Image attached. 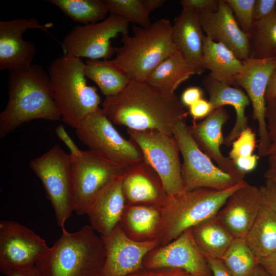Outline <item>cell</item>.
Segmentation results:
<instances>
[{"label": "cell", "instance_id": "6da1fadb", "mask_svg": "<svg viewBox=\"0 0 276 276\" xmlns=\"http://www.w3.org/2000/svg\"><path fill=\"white\" fill-rule=\"evenodd\" d=\"M102 109L115 124L130 129L156 130L173 135L176 125L188 112L175 93L147 81L130 80L118 94L105 97Z\"/></svg>", "mask_w": 276, "mask_h": 276}, {"label": "cell", "instance_id": "7a4b0ae2", "mask_svg": "<svg viewBox=\"0 0 276 276\" xmlns=\"http://www.w3.org/2000/svg\"><path fill=\"white\" fill-rule=\"evenodd\" d=\"M9 99L0 113V138L33 120L57 121L60 114L55 103L48 73L41 66L9 71Z\"/></svg>", "mask_w": 276, "mask_h": 276}, {"label": "cell", "instance_id": "3957f363", "mask_svg": "<svg viewBox=\"0 0 276 276\" xmlns=\"http://www.w3.org/2000/svg\"><path fill=\"white\" fill-rule=\"evenodd\" d=\"M60 238L36 263L42 276H101L105 260L102 239L90 225Z\"/></svg>", "mask_w": 276, "mask_h": 276}, {"label": "cell", "instance_id": "277c9868", "mask_svg": "<svg viewBox=\"0 0 276 276\" xmlns=\"http://www.w3.org/2000/svg\"><path fill=\"white\" fill-rule=\"evenodd\" d=\"M81 58L63 53L48 68L53 97L63 122L76 128L95 111L101 99L95 86L88 85Z\"/></svg>", "mask_w": 276, "mask_h": 276}, {"label": "cell", "instance_id": "5b68a950", "mask_svg": "<svg viewBox=\"0 0 276 276\" xmlns=\"http://www.w3.org/2000/svg\"><path fill=\"white\" fill-rule=\"evenodd\" d=\"M133 35H122V45L116 48L112 59L130 80L147 81L152 72L176 51L172 25L164 18L147 27L134 25Z\"/></svg>", "mask_w": 276, "mask_h": 276}, {"label": "cell", "instance_id": "8992f818", "mask_svg": "<svg viewBox=\"0 0 276 276\" xmlns=\"http://www.w3.org/2000/svg\"><path fill=\"white\" fill-rule=\"evenodd\" d=\"M247 183L244 180L224 190L199 188L168 196L162 208L163 227L159 245L169 243L186 230L216 216L231 195Z\"/></svg>", "mask_w": 276, "mask_h": 276}, {"label": "cell", "instance_id": "52a82bcc", "mask_svg": "<svg viewBox=\"0 0 276 276\" xmlns=\"http://www.w3.org/2000/svg\"><path fill=\"white\" fill-rule=\"evenodd\" d=\"M29 167L42 182L58 225L64 227L74 211L70 154L55 145L32 159Z\"/></svg>", "mask_w": 276, "mask_h": 276}, {"label": "cell", "instance_id": "ba28073f", "mask_svg": "<svg viewBox=\"0 0 276 276\" xmlns=\"http://www.w3.org/2000/svg\"><path fill=\"white\" fill-rule=\"evenodd\" d=\"M173 135L183 159L181 175L186 192L199 188L224 190L244 180L223 171L212 162L194 140L186 121L176 125Z\"/></svg>", "mask_w": 276, "mask_h": 276}, {"label": "cell", "instance_id": "9c48e42d", "mask_svg": "<svg viewBox=\"0 0 276 276\" xmlns=\"http://www.w3.org/2000/svg\"><path fill=\"white\" fill-rule=\"evenodd\" d=\"M75 129L88 150L116 164L127 167L144 160L136 144L120 135L102 108L88 116Z\"/></svg>", "mask_w": 276, "mask_h": 276}, {"label": "cell", "instance_id": "30bf717a", "mask_svg": "<svg viewBox=\"0 0 276 276\" xmlns=\"http://www.w3.org/2000/svg\"><path fill=\"white\" fill-rule=\"evenodd\" d=\"M131 140L140 148L145 162L158 174L169 197L185 193L178 143L173 135L156 130L128 129Z\"/></svg>", "mask_w": 276, "mask_h": 276}, {"label": "cell", "instance_id": "8fae6325", "mask_svg": "<svg viewBox=\"0 0 276 276\" xmlns=\"http://www.w3.org/2000/svg\"><path fill=\"white\" fill-rule=\"evenodd\" d=\"M70 155L74 211L83 215L87 214L99 193L114 178L122 175L126 167L89 150L82 151L78 156Z\"/></svg>", "mask_w": 276, "mask_h": 276}, {"label": "cell", "instance_id": "7c38bea8", "mask_svg": "<svg viewBox=\"0 0 276 276\" xmlns=\"http://www.w3.org/2000/svg\"><path fill=\"white\" fill-rule=\"evenodd\" d=\"M129 22L109 14L100 22L75 26L61 42L63 53L90 60L109 59L116 53L111 39L128 34Z\"/></svg>", "mask_w": 276, "mask_h": 276}, {"label": "cell", "instance_id": "4fadbf2b", "mask_svg": "<svg viewBox=\"0 0 276 276\" xmlns=\"http://www.w3.org/2000/svg\"><path fill=\"white\" fill-rule=\"evenodd\" d=\"M45 241L17 222L0 221V270L7 272L35 266L49 250Z\"/></svg>", "mask_w": 276, "mask_h": 276}, {"label": "cell", "instance_id": "5bb4252c", "mask_svg": "<svg viewBox=\"0 0 276 276\" xmlns=\"http://www.w3.org/2000/svg\"><path fill=\"white\" fill-rule=\"evenodd\" d=\"M276 67V58H248L237 78V85L246 91L252 106L254 120L258 124V155L266 156L270 145L265 118L266 92L270 76Z\"/></svg>", "mask_w": 276, "mask_h": 276}, {"label": "cell", "instance_id": "9a60e30c", "mask_svg": "<svg viewBox=\"0 0 276 276\" xmlns=\"http://www.w3.org/2000/svg\"><path fill=\"white\" fill-rule=\"evenodd\" d=\"M52 23L41 25L34 17H17L0 21V70H24L32 64L36 54L35 44L25 40L23 34L29 29H39L51 34Z\"/></svg>", "mask_w": 276, "mask_h": 276}, {"label": "cell", "instance_id": "2e32d148", "mask_svg": "<svg viewBox=\"0 0 276 276\" xmlns=\"http://www.w3.org/2000/svg\"><path fill=\"white\" fill-rule=\"evenodd\" d=\"M142 266L181 268L199 276H212L207 260L194 239L191 228L169 243L150 251Z\"/></svg>", "mask_w": 276, "mask_h": 276}, {"label": "cell", "instance_id": "e0dca14e", "mask_svg": "<svg viewBox=\"0 0 276 276\" xmlns=\"http://www.w3.org/2000/svg\"><path fill=\"white\" fill-rule=\"evenodd\" d=\"M105 260L101 276H129L143 268L146 255L159 245L158 240L138 242L129 238L118 224L107 236H100Z\"/></svg>", "mask_w": 276, "mask_h": 276}, {"label": "cell", "instance_id": "ac0fdd59", "mask_svg": "<svg viewBox=\"0 0 276 276\" xmlns=\"http://www.w3.org/2000/svg\"><path fill=\"white\" fill-rule=\"evenodd\" d=\"M263 205L259 188L247 183L231 195L216 216L234 238H246Z\"/></svg>", "mask_w": 276, "mask_h": 276}, {"label": "cell", "instance_id": "d6986e66", "mask_svg": "<svg viewBox=\"0 0 276 276\" xmlns=\"http://www.w3.org/2000/svg\"><path fill=\"white\" fill-rule=\"evenodd\" d=\"M229 119L227 111L220 107L214 109L199 123L189 126L190 133L201 150L212 159L220 169L240 181L245 174L239 171L229 157L224 156L220 146L224 143L222 127Z\"/></svg>", "mask_w": 276, "mask_h": 276}, {"label": "cell", "instance_id": "ffe728a7", "mask_svg": "<svg viewBox=\"0 0 276 276\" xmlns=\"http://www.w3.org/2000/svg\"><path fill=\"white\" fill-rule=\"evenodd\" d=\"M205 35L229 49L241 61L249 58L248 36L241 29L225 0H219L214 12L199 13Z\"/></svg>", "mask_w": 276, "mask_h": 276}, {"label": "cell", "instance_id": "44dd1931", "mask_svg": "<svg viewBox=\"0 0 276 276\" xmlns=\"http://www.w3.org/2000/svg\"><path fill=\"white\" fill-rule=\"evenodd\" d=\"M122 189L126 205L162 208L168 197L160 177L144 160L126 168Z\"/></svg>", "mask_w": 276, "mask_h": 276}, {"label": "cell", "instance_id": "7402d4cb", "mask_svg": "<svg viewBox=\"0 0 276 276\" xmlns=\"http://www.w3.org/2000/svg\"><path fill=\"white\" fill-rule=\"evenodd\" d=\"M123 174L99 193L87 212L90 225L101 236H108L119 224L126 205L122 189Z\"/></svg>", "mask_w": 276, "mask_h": 276}, {"label": "cell", "instance_id": "603a6c76", "mask_svg": "<svg viewBox=\"0 0 276 276\" xmlns=\"http://www.w3.org/2000/svg\"><path fill=\"white\" fill-rule=\"evenodd\" d=\"M204 36L199 13L182 8L172 25V40L176 51L197 75L201 74L205 70L202 65Z\"/></svg>", "mask_w": 276, "mask_h": 276}, {"label": "cell", "instance_id": "cb8c5ba5", "mask_svg": "<svg viewBox=\"0 0 276 276\" xmlns=\"http://www.w3.org/2000/svg\"><path fill=\"white\" fill-rule=\"evenodd\" d=\"M202 83L209 95V101L213 110L230 105L235 110L236 116L234 126L224 139L223 144L230 147L242 131L248 127L246 109L250 103V100L242 90L219 82L209 74L203 78Z\"/></svg>", "mask_w": 276, "mask_h": 276}, {"label": "cell", "instance_id": "d4e9b609", "mask_svg": "<svg viewBox=\"0 0 276 276\" xmlns=\"http://www.w3.org/2000/svg\"><path fill=\"white\" fill-rule=\"evenodd\" d=\"M119 224L132 240L138 242L158 241L163 227L162 207L126 205Z\"/></svg>", "mask_w": 276, "mask_h": 276}, {"label": "cell", "instance_id": "484cf974", "mask_svg": "<svg viewBox=\"0 0 276 276\" xmlns=\"http://www.w3.org/2000/svg\"><path fill=\"white\" fill-rule=\"evenodd\" d=\"M202 65L215 80L237 86V78L243 67V61L224 45L213 41L204 35L203 39Z\"/></svg>", "mask_w": 276, "mask_h": 276}, {"label": "cell", "instance_id": "4316f807", "mask_svg": "<svg viewBox=\"0 0 276 276\" xmlns=\"http://www.w3.org/2000/svg\"><path fill=\"white\" fill-rule=\"evenodd\" d=\"M194 239L206 259H221L235 238L216 216L191 228Z\"/></svg>", "mask_w": 276, "mask_h": 276}, {"label": "cell", "instance_id": "83f0119b", "mask_svg": "<svg viewBox=\"0 0 276 276\" xmlns=\"http://www.w3.org/2000/svg\"><path fill=\"white\" fill-rule=\"evenodd\" d=\"M84 71L86 78L95 82L105 97L118 94L130 81L112 59H87Z\"/></svg>", "mask_w": 276, "mask_h": 276}, {"label": "cell", "instance_id": "f1b7e54d", "mask_svg": "<svg viewBox=\"0 0 276 276\" xmlns=\"http://www.w3.org/2000/svg\"><path fill=\"white\" fill-rule=\"evenodd\" d=\"M245 239L259 258L276 254V213L263 204Z\"/></svg>", "mask_w": 276, "mask_h": 276}, {"label": "cell", "instance_id": "f546056e", "mask_svg": "<svg viewBox=\"0 0 276 276\" xmlns=\"http://www.w3.org/2000/svg\"><path fill=\"white\" fill-rule=\"evenodd\" d=\"M195 74L193 67L176 51L156 67L147 81L160 88L175 93L182 83Z\"/></svg>", "mask_w": 276, "mask_h": 276}, {"label": "cell", "instance_id": "4dcf8cb0", "mask_svg": "<svg viewBox=\"0 0 276 276\" xmlns=\"http://www.w3.org/2000/svg\"><path fill=\"white\" fill-rule=\"evenodd\" d=\"M248 36L249 58H276V10L269 17L255 21Z\"/></svg>", "mask_w": 276, "mask_h": 276}, {"label": "cell", "instance_id": "1f68e13d", "mask_svg": "<svg viewBox=\"0 0 276 276\" xmlns=\"http://www.w3.org/2000/svg\"><path fill=\"white\" fill-rule=\"evenodd\" d=\"M75 22L87 25L105 19L109 13L102 0H48Z\"/></svg>", "mask_w": 276, "mask_h": 276}, {"label": "cell", "instance_id": "d6a6232c", "mask_svg": "<svg viewBox=\"0 0 276 276\" xmlns=\"http://www.w3.org/2000/svg\"><path fill=\"white\" fill-rule=\"evenodd\" d=\"M221 260L233 276H250L259 265L245 238H235Z\"/></svg>", "mask_w": 276, "mask_h": 276}, {"label": "cell", "instance_id": "836d02e7", "mask_svg": "<svg viewBox=\"0 0 276 276\" xmlns=\"http://www.w3.org/2000/svg\"><path fill=\"white\" fill-rule=\"evenodd\" d=\"M109 14L120 16L140 27L151 24L149 15L142 0H105Z\"/></svg>", "mask_w": 276, "mask_h": 276}, {"label": "cell", "instance_id": "e575fe53", "mask_svg": "<svg viewBox=\"0 0 276 276\" xmlns=\"http://www.w3.org/2000/svg\"><path fill=\"white\" fill-rule=\"evenodd\" d=\"M232 10L242 30L248 35L254 23L256 0H225Z\"/></svg>", "mask_w": 276, "mask_h": 276}, {"label": "cell", "instance_id": "d590c367", "mask_svg": "<svg viewBox=\"0 0 276 276\" xmlns=\"http://www.w3.org/2000/svg\"><path fill=\"white\" fill-rule=\"evenodd\" d=\"M231 146L228 157L232 162L253 155L257 146L255 133L248 127L242 131Z\"/></svg>", "mask_w": 276, "mask_h": 276}, {"label": "cell", "instance_id": "8d00e7d4", "mask_svg": "<svg viewBox=\"0 0 276 276\" xmlns=\"http://www.w3.org/2000/svg\"><path fill=\"white\" fill-rule=\"evenodd\" d=\"M265 118L270 142L266 156L276 154V103H266Z\"/></svg>", "mask_w": 276, "mask_h": 276}, {"label": "cell", "instance_id": "74e56055", "mask_svg": "<svg viewBox=\"0 0 276 276\" xmlns=\"http://www.w3.org/2000/svg\"><path fill=\"white\" fill-rule=\"evenodd\" d=\"M129 276H199L181 268L160 267L156 268H142Z\"/></svg>", "mask_w": 276, "mask_h": 276}, {"label": "cell", "instance_id": "f35d334b", "mask_svg": "<svg viewBox=\"0 0 276 276\" xmlns=\"http://www.w3.org/2000/svg\"><path fill=\"white\" fill-rule=\"evenodd\" d=\"M219 0H181L182 8H188L198 13L214 12L218 8Z\"/></svg>", "mask_w": 276, "mask_h": 276}, {"label": "cell", "instance_id": "ab89813d", "mask_svg": "<svg viewBox=\"0 0 276 276\" xmlns=\"http://www.w3.org/2000/svg\"><path fill=\"white\" fill-rule=\"evenodd\" d=\"M276 10V0H256L254 6V22L270 16Z\"/></svg>", "mask_w": 276, "mask_h": 276}, {"label": "cell", "instance_id": "60d3db41", "mask_svg": "<svg viewBox=\"0 0 276 276\" xmlns=\"http://www.w3.org/2000/svg\"><path fill=\"white\" fill-rule=\"evenodd\" d=\"M259 189L263 204L276 213V185L265 180Z\"/></svg>", "mask_w": 276, "mask_h": 276}, {"label": "cell", "instance_id": "b9f144b4", "mask_svg": "<svg viewBox=\"0 0 276 276\" xmlns=\"http://www.w3.org/2000/svg\"><path fill=\"white\" fill-rule=\"evenodd\" d=\"M213 110L210 101L203 98L189 107V113L193 118L194 122L198 119L205 118Z\"/></svg>", "mask_w": 276, "mask_h": 276}, {"label": "cell", "instance_id": "7bdbcfd3", "mask_svg": "<svg viewBox=\"0 0 276 276\" xmlns=\"http://www.w3.org/2000/svg\"><path fill=\"white\" fill-rule=\"evenodd\" d=\"M55 133L69 149L70 154L73 156L80 155L83 150H80L66 131L63 125L60 124L55 128Z\"/></svg>", "mask_w": 276, "mask_h": 276}, {"label": "cell", "instance_id": "ee69618b", "mask_svg": "<svg viewBox=\"0 0 276 276\" xmlns=\"http://www.w3.org/2000/svg\"><path fill=\"white\" fill-rule=\"evenodd\" d=\"M202 90L198 87L191 86L186 89L181 97L183 105L190 107L195 102L202 98Z\"/></svg>", "mask_w": 276, "mask_h": 276}, {"label": "cell", "instance_id": "f6af8a7d", "mask_svg": "<svg viewBox=\"0 0 276 276\" xmlns=\"http://www.w3.org/2000/svg\"><path fill=\"white\" fill-rule=\"evenodd\" d=\"M259 158L258 155L253 154L247 157L236 159L233 162L239 171L246 174L256 168Z\"/></svg>", "mask_w": 276, "mask_h": 276}, {"label": "cell", "instance_id": "bcb514c9", "mask_svg": "<svg viewBox=\"0 0 276 276\" xmlns=\"http://www.w3.org/2000/svg\"><path fill=\"white\" fill-rule=\"evenodd\" d=\"M212 276H233L220 259H206Z\"/></svg>", "mask_w": 276, "mask_h": 276}, {"label": "cell", "instance_id": "7dc6e473", "mask_svg": "<svg viewBox=\"0 0 276 276\" xmlns=\"http://www.w3.org/2000/svg\"><path fill=\"white\" fill-rule=\"evenodd\" d=\"M268 157V167L264 174L265 180L276 185V154Z\"/></svg>", "mask_w": 276, "mask_h": 276}, {"label": "cell", "instance_id": "c3c4849f", "mask_svg": "<svg viewBox=\"0 0 276 276\" xmlns=\"http://www.w3.org/2000/svg\"><path fill=\"white\" fill-rule=\"evenodd\" d=\"M259 264L271 276H276V254L265 258H259Z\"/></svg>", "mask_w": 276, "mask_h": 276}, {"label": "cell", "instance_id": "681fc988", "mask_svg": "<svg viewBox=\"0 0 276 276\" xmlns=\"http://www.w3.org/2000/svg\"><path fill=\"white\" fill-rule=\"evenodd\" d=\"M4 275L5 276H42L35 266L12 270Z\"/></svg>", "mask_w": 276, "mask_h": 276}, {"label": "cell", "instance_id": "f907efd6", "mask_svg": "<svg viewBox=\"0 0 276 276\" xmlns=\"http://www.w3.org/2000/svg\"><path fill=\"white\" fill-rule=\"evenodd\" d=\"M265 98L266 103L276 99V67L270 76L266 89Z\"/></svg>", "mask_w": 276, "mask_h": 276}, {"label": "cell", "instance_id": "816d5d0a", "mask_svg": "<svg viewBox=\"0 0 276 276\" xmlns=\"http://www.w3.org/2000/svg\"><path fill=\"white\" fill-rule=\"evenodd\" d=\"M142 1L149 14L162 7L166 2L165 0H142Z\"/></svg>", "mask_w": 276, "mask_h": 276}, {"label": "cell", "instance_id": "f5cc1de1", "mask_svg": "<svg viewBox=\"0 0 276 276\" xmlns=\"http://www.w3.org/2000/svg\"><path fill=\"white\" fill-rule=\"evenodd\" d=\"M250 276H271L270 274L260 264Z\"/></svg>", "mask_w": 276, "mask_h": 276}, {"label": "cell", "instance_id": "db71d44e", "mask_svg": "<svg viewBox=\"0 0 276 276\" xmlns=\"http://www.w3.org/2000/svg\"><path fill=\"white\" fill-rule=\"evenodd\" d=\"M270 102H275V103H276V99H274V100H273L272 101Z\"/></svg>", "mask_w": 276, "mask_h": 276}]
</instances>
